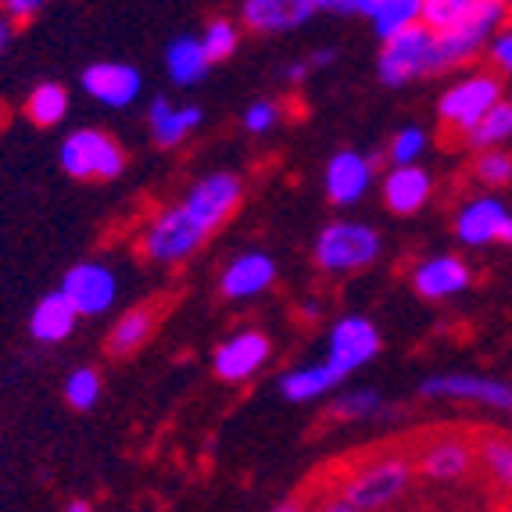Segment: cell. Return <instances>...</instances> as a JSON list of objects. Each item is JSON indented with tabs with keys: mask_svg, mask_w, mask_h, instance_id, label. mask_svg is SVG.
<instances>
[{
	"mask_svg": "<svg viewBox=\"0 0 512 512\" xmlns=\"http://www.w3.org/2000/svg\"><path fill=\"white\" fill-rule=\"evenodd\" d=\"M380 255V233L362 222H330L316 240V262L326 273H355Z\"/></svg>",
	"mask_w": 512,
	"mask_h": 512,
	"instance_id": "1",
	"label": "cell"
},
{
	"mask_svg": "<svg viewBox=\"0 0 512 512\" xmlns=\"http://www.w3.org/2000/svg\"><path fill=\"white\" fill-rule=\"evenodd\" d=\"M412 480V462L405 455H384V459L366 462L355 477L344 484V502L355 505L359 512L384 509L402 495Z\"/></svg>",
	"mask_w": 512,
	"mask_h": 512,
	"instance_id": "2",
	"label": "cell"
},
{
	"mask_svg": "<svg viewBox=\"0 0 512 512\" xmlns=\"http://www.w3.org/2000/svg\"><path fill=\"white\" fill-rule=\"evenodd\" d=\"M61 165L76 180H115L126 169V154L101 129H76L61 144Z\"/></svg>",
	"mask_w": 512,
	"mask_h": 512,
	"instance_id": "3",
	"label": "cell"
},
{
	"mask_svg": "<svg viewBox=\"0 0 512 512\" xmlns=\"http://www.w3.org/2000/svg\"><path fill=\"white\" fill-rule=\"evenodd\" d=\"M205 240H208V233L201 230L180 205V208L162 212L151 226H147L144 240H140V251H144V258H151V262L176 265V262H183V258L194 255Z\"/></svg>",
	"mask_w": 512,
	"mask_h": 512,
	"instance_id": "4",
	"label": "cell"
},
{
	"mask_svg": "<svg viewBox=\"0 0 512 512\" xmlns=\"http://www.w3.org/2000/svg\"><path fill=\"white\" fill-rule=\"evenodd\" d=\"M502 104V83L495 76H470L455 83L448 94L441 97L437 111H441V122L452 129L470 133L480 122L487 119V111Z\"/></svg>",
	"mask_w": 512,
	"mask_h": 512,
	"instance_id": "5",
	"label": "cell"
},
{
	"mask_svg": "<svg viewBox=\"0 0 512 512\" xmlns=\"http://www.w3.org/2000/svg\"><path fill=\"white\" fill-rule=\"evenodd\" d=\"M505 15H509V4H502V0H484L480 15L473 18L466 29H459V33L434 36V51H430V72H444V69H452V65H459V61H470L473 54L484 47L487 36L502 26Z\"/></svg>",
	"mask_w": 512,
	"mask_h": 512,
	"instance_id": "6",
	"label": "cell"
},
{
	"mask_svg": "<svg viewBox=\"0 0 512 512\" xmlns=\"http://www.w3.org/2000/svg\"><path fill=\"white\" fill-rule=\"evenodd\" d=\"M430 51H434V33L423 22H416V26H409L405 33H398L394 40L384 43V51H380V79L387 86H402L416 76H427Z\"/></svg>",
	"mask_w": 512,
	"mask_h": 512,
	"instance_id": "7",
	"label": "cell"
},
{
	"mask_svg": "<svg viewBox=\"0 0 512 512\" xmlns=\"http://www.w3.org/2000/svg\"><path fill=\"white\" fill-rule=\"evenodd\" d=\"M61 294L76 308V316H101L119 298V280H115V273H111L108 265L83 262V265H72L69 273H65Z\"/></svg>",
	"mask_w": 512,
	"mask_h": 512,
	"instance_id": "8",
	"label": "cell"
},
{
	"mask_svg": "<svg viewBox=\"0 0 512 512\" xmlns=\"http://www.w3.org/2000/svg\"><path fill=\"white\" fill-rule=\"evenodd\" d=\"M240 194H244V187H240L237 176L215 172V176H205V180L190 190L187 201H183V212H187L205 233H215L222 222L237 212Z\"/></svg>",
	"mask_w": 512,
	"mask_h": 512,
	"instance_id": "9",
	"label": "cell"
},
{
	"mask_svg": "<svg viewBox=\"0 0 512 512\" xmlns=\"http://www.w3.org/2000/svg\"><path fill=\"white\" fill-rule=\"evenodd\" d=\"M419 394L427 398H452V402H477L502 409L512 416V384L505 380H491V376H473V373H441L430 376L419 384Z\"/></svg>",
	"mask_w": 512,
	"mask_h": 512,
	"instance_id": "10",
	"label": "cell"
},
{
	"mask_svg": "<svg viewBox=\"0 0 512 512\" xmlns=\"http://www.w3.org/2000/svg\"><path fill=\"white\" fill-rule=\"evenodd\" d=\"M376 351H380V333H376V326L362 316H344L341 323L330 330V355H326V366L344 380L348 373L366 366Z\"/></svg>",
	"mask_w": 512,
	"mask_h": 512,
	"instance_id": "11",
	"label": "cell"
},
{
	"mask_svg": "<svg viewBox=\"0 0 512 512\" xmlns=\"http://www.w3.org/2000/svg\"><path fill=\"white\" fill-rule=\"evenodd\" d=\"M462 244H512V215L498 197H477L473 205H466L455 222Z\"/></svg>",
	"mask_w": 512,
	"mask_h": 512,
	"instance_id": "12",
	"label": "cell"
},
{
	"mask_svg": "<svg viewBox=\"0 0 512 512\" xmlns=\"http://www.w3.org/2000/svg\"><path fill=\"white\" fill-rule=\"evenodd\" d=\"M83 90L108 108H126L140 97V72L122 61H97L83 72Z\"/></svg>",
	"mask_w": 512,
	"mask_h": 512,
	"instance_id": "13",
	"label": "cell"
},
{
	"mask_svg": "<svg viewBox=\"0 0 512 512\" xmlns=\"http://www.w3.org/2000/svg\"><path fill=\"white\" fill-rule=\"evenodd\" d=\"M265 359H269V337L262 330H244L237 337H230L226 344H219V351H215V373L222 380H230V384H240V380L255 376L265 366Z\"/></svg>",
	"mask_w": 512,
	"mask_h": 512,
	"instance_id": "14",
	"label": "cell"
},
{
	"mask_svg": "<svg viewBox=\"0 0 512 512\" xmlns=\"http://www.w3.org/2000/svg\"><path fill=\"white\" fill-rule=\"evenodd\" d=\"M473 452L470 441H462V437H437L430 441L423 452H419V470L427 473L430 480H441V484H455V480H466L473 473Z\"/></svg>",
	"mask_w": 512,
	"mask_h": 512,
	"instance_id": "15",
	"label": "cell"
},
{
	"mask_svg": "<svg viewBox=\"0 0 512 512\" xmlns=\"http://www.w3.org/2000/svg\"><path fill=\"white\" fill-rule=\"evenodd\" d=\"M276 280V265L265 251H244L240 258H233L222 273V294L233 301L255 298V294L269 291Z\"/></svg>",
	"mask_w": 512,
	"mask_h": 512,
	"instance_id": "16",
	"label": "cell"
},
{
	"mask_svg": "<svg viewBox=\"0 0 512 512\" xmlns=\"http://www.w3.org/2000/svg\"><path fill=\"white\" fill-rule=\"evenodd\" d=\"M316 11V0H248L240 8V18L258 33H283V29H298Z\"/></svg>",
	"mask_w": 512,
	"mask_h": 512,
	"instance_id": "17",
	"label": "cell"
},
{
	"mask_svg": "<svg viewBox=\"0 0 512 512\" xmlns=\"http://www.w3.org/2000/svg\"><path fill=\"white\" fill-rule=\"evenodd\" d=\"M369 180H373L369 158L355 151L333 154L330 165H326V194H330L333 205H355L369 190Z\"/></svg>",
	"mask_w": 512,
	"mask_h": 512,
	"instance_id": "18",
	"label": "cell"
},
{
	"mask_svg": "<svg viewBox=\"0 0 512 512\" xmlns=\"http://www.w3.org/2000/svg\"><path fill=\"white\" fill-rule=\"evenodd\" d=\"M412 283H416V291L423 294V298H452V294L470 287V269H466V262H459V258H452V255L427 258V262L416 269Z\"/></svg>",
	"mask_w": 512,
	"mask_h": 512,
	"instance_id": "19",
	"label": "cell"
},
{
	"mask_svg": "<svg viewBox=\"0 0 512 512\" xmlns=\"http://www.w3.org/2000/svg\"><path fill=\"white\" fill-rule=\"evenodd\" d=\"M430 197V172L409 165V169H391L384 180V201L394 215H416Z\"/></svg>",
	"mask_w": 512,
	"mask_h": 512,
	"instance_id": "20",
	"label": "cell"
},
{
	"mask_svg": "<svg viewBox=\"0 0 512 512\" xmlns=\"http://www.w3.org/2000/svg\"><path fill=\"white\" fill-rule=\"evenodd\" d=\"M154 326H158V308H154V305L129 308L126 316L111 326V333H108V355H115V359H126V355L140 351L147 341H151Z\"/></svg>",
	"mask_w": 512,
	"mask_h": 512,
	"instance_id": "21",
	"label": "cell"
},
{
	"mask_svg": "<svg viewBox=\"0 0 512 512\" xmlns=\"http://www.w3.org/2000/svg\"><path fill=\"white\" fill-rule=\"evenodd\" d=\"M76 319H79L76 308L65 301V294L54 291V294H47V298H40V305L33 308V316H29V330H33L36 341L58 344L72 333Z\"/></svg>",
	"mask_w": 512,
	"mask_h": 512,
	"instance_id": "22",
	"label": "cell"
},
{
	"mask_svg": "<svg viewBox=\"0 0 512 512\" xmlns=\"http://www.w3.org/2000/svg\"><path fill=\"white\" fill-rule=\"evenodd\" d=\"M147 119H151L154 140H158L162 147H172V144H180L190 129L201 126V108H194V104L176 108V104H169L165 97H154L151 115H147Z\"/></svg>",
	"mask_w": 512,
	"mask_h": 512,
	"instance_id": "23",
	"label": "cell"
},
{
	"mask_svg": "<svg viewBox=\"0 0 512 512\" xmlns=\"http://www.w3.org/2000/svg\"><path fill=\"white\" fill-rule=\"evenodd\" d=\"M480 8H484V0H423L419 22L434 36L459 33V29H466L480 15Z\"/></svg>",
	"mask_w": 512,
	"mask_h": 512,
	"instance_id": "24",
	"label": "cell"
},
{
	"mask_svg": "<svg viewBox=\"0 0 512 512\" xmlns=\"http://www.w3.org/2000/svg\"><path fill=\"white\" fill-rule=\"evenodd\" d=\"M337 384H341V376L333 373L326 362H319V366L291 369V373L280 380V391L287 402H312V398H319V394H330Z\"/></svg>",
	"mask_w": 512,
	"mask_h": 512,
	"instance_id": "25",
	"label": "cell"
},
{
	"mask_svg": "<svg viewBox=\"0 0 512 512\" xmlns=\"http://www.w3.org/2000/svg\"><path fill=\"white\" fill-rule=\"evenodd\" d=\"M165 65H169V76L180 86H194L197 79H205L208 72V58L201 51V40L194 36H176L165 51Z\"/></svg>",
	"mask_w": 512,
	"mask_h": 512,
	"instance_id": "26",
	"label": "cell"
},
{
	"mask_svg": "<svg viewBox=\"0 0 512 512\" xmlns=\"http://www.w3.org/2000/svg\"><path fill=\"white\" fill-rule=\"evenodd\" d=\"M419 15H423V0H376L369 22H373V33L387 43L409 26H416Z\"/></svg>",
	"mask_w": 512,
	"mask_h": 512,
	"instance_id": "27",
	"label": "cell"
},
{
	"mask_svg": "<svg viewBox=\"0 0 512 512\" xmlns=\"http://www.w3.org/2000/svg\"><path fill=\"white\" fill-rule=\"evenodd\" d=\"M65 111H69V94L58 83H40L26 101V119L40 129L58 126L65 119Z\"/></svg>",
	"mask_w": 512,
	"mask_h": 512,
	"instance_id": "28",
	"label": "cell"
},
{
	"mask_svg": "<svg viewBox=\"0 0 512 512\" xmlns=\"http://www.w3.org/2000/svg\"><path fill=\"white\" fill-rule=\"evenodd\" d=\"M480 462H484L487 477L491 484L502 487L512 495V437L505 434H484L480 437V448H477Z\"/></svg>",
	"mask_w": 512,
	"mask_h": 512,
	"instance_id": "29",
	"label": "cell"
},
{
	"mask_svg": "<svg viewBox=\"0 0 512 512\" xmlns=\"http://www.w3.org/2000/svg\"><path fill=\"white\" fill-rule=\"evenodd\" d=\"M512 137V104L502 101L498 108L487 111V119L477 129L466 133V144L477 147V151H498V144Z\"/></svg>",
	"mask_w": 512,
	"mask_h": 512,
	"instance_id": "30",
	"label": "cell"
},
{
	"mask_svg": "<svg viewBox=\"0 0 512 512\" xmlns=\"http://www.w3.org/2000/svg\"><path fill=\"white\" fill-rule=\"evenodd\" d=\"M333 419H373V416H391V409L384 405V394L376 391H348L337 394L330 405Z\"/></svg>",
	"mask_w": 512,
	"mask_h": 512,
	"instance_id": "31",
	"label": "cell"
},
{
	"mask_svg": "<svg viewBox=\"0 0 512 512\" xmlns=\"http://www.w3.org/2000/svg\"><path fill=\"white\" fill-rule=\"evenodd\" d=\"M65 398H69L72 409L86 412L94 409L97 398H101V373L94 366H83L65 380Z\"/></svg>",
	"mask_w": 512,
	"mask_h": 512,
	"instance_id": "32",
	"label": "cell"
},
{
	"mask_svg": "<svg viewBox=\"0 0 512 512\" xmlns=\"http://www.w3.org/2000/svg\"><path fill=\"white\" fill-rule=\"evenodd\" d=\"M237 26L233 22H222V18H215V22H208L205 36H201V51H205L208 65L212 61H226L233 51H237Z\"/></svg>",
	"mask_w": 512,
	"mask_h": 512,
	"instance_id": "33",
	"label": "cell"
},
{
	"mask_svg": "<svg viewBox=\"0 0 512 512\" xmlns=\"http://www.w3.org/2000/svg\"><path fill=\"white\" fill-rule=\"evenodd\" d=\"M473 176H477L484 187H509L512 183V154L480 151L477 165H473Z\"/></svg>",
	"mask_w": 512,
	"mask_h": 512,
	"instance_id": "34",
	"label": "cell"
},
{
	"mask_svg": "<svg viewBox=\"0 0 512 512\" xmlns=\"http://www.w3.org/2000/svg\"><path fill=\"white\" fill-rule=\"evenodd\" d=\"M423 151H427V133H423V129H416V126L402 129V133L394 137V144H391L394 169H409V165L416 162Z\"/></svg>",
	"mask_w": 512,
	"mask_h": 512,
	"instance_id": "35",
	"label": "cell"
},
{
	"mask_svg": "<svg viewBox=\"0 0 512 512\" xmlns=\"http://www.w3.org/2000/svg\"><path fill=\"white\" fill-rule=\"evenodd\" d=\"M276 119H280V108L273 101H255L248 111H244V126L248 133H265V129H273Z\"/></svg>",
	"mask_w": 512,
	"mask_h": 512,
	"instance_id": "36",
	"label": "cell"
},
{
	"mask_svg": "<svg viewBox=\"0 0 512 512\" xmlns=\"http://www.w3.org/2000/svg\"><path fill=\"white\" fill-rule=\"evenodd\" d=\"M491 58H495L498 69L512 72V29H505V33H498L491 40Z\"/></svg>",
	"mask_w": 512,
	"mask_h": 512,
	"instance_id": "37",
	"label": "cell"
},
{
	"mask_svg": "<svg viewBox=\"0 0 512 512\" xmlns=\"http://www.w3.org/2000/svg\"><path fill=\"white\" fill-rule=\"evenodd\" d=\"M36 11H40V0H8V4H4V15L11 18V26H15V22H29Z\"/></svg>",
	"mask_w": 512,
	"mask_h": 512,
	"instance_id": "38",
	"label": "cell"
},
{
	"mask_svg": "<svg viewBox=\"0 0 512 512\" xmlns=\"http://www.w3.org/2000/svg\"><path fill=\"white\" fill-rule=\"evenodd\" d=\"M273 512H305V498L301 495H294V498H287V502H280Z\"/></svg>",
	"mask_w": 512,
	"mask_h": 512,
	"instance_id": "39",
	"label": "cell"
},
{
	"mask_svg": "<svg viewBox=\"0 0 512 512\" xmlns=\"http://www.w3.org/2000/svg\"><path fill=\"white\" fill-rule=\"evenodd\" d=\"M8 40H11V18L0 11V51L8 47Z\"/></svg>",
	"mask_w": 512,
	"mask_h": 512,
	"instance_id": "40",
	"label": "cell"
},
{
	"mask_svg": "<svg viewBox=\"0 0 512 512\" xmlns=\"http://www.w3.org/2000/svg\"><path fill=\"white\" fill-rule=\"evenodd\" d=\"M323 512H359V509H355V505H348V502H344V498H333V502L326 505Z\"/></svg>",
	"mask_w": 512,
	"mask_h": 512,
	"instance_id": "41",
	"label": "cell"
},
{
	"mask_svg": "<svg viewBox=\"0 0 512 512\" xmlns=\"http://www.w3.org/2000/svg\"><path fill=\"white\" fill-rule=\"evenodd\" d=\"M305 72H308L305 61H294L291 69H287V79H305Z\"/></svg>",
	"mask_w": 512,
	"mask_h": 512,
	"instance_id": "42",
	"label": "cell"
},
{
	"mask_svg": "<svg viewBox=\"0 0 512 512\" xmlns=\"http://www.w3.org/2000/svg\"><path fill=\"white\" fill-rule=\"evenodd\" d=\"M326 61H333V51H319L316 58H312V65H326Z\"/></svg>",
	"mask_w": 512,
	"mask_h": 512,
	"instance_id": "43",
	"label": "cell"
},
{
	"mask_svg": "<svg viewBox=\"0 0 512 512\" xmlns=\"http://www.w3.org/2000/svg\"><path fill=\"white\" fill-rule=\"evenodd\" d=\"M65 512H90V505H86V502H72Z\"/></svg>",
	"mask_w": 512,
	"mask_h": 512,
	"instance_id": "44",
	"label": "cell"
}]
</instances>
